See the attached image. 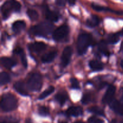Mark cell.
Segmentation results:
<instances>
[{"mask_svg":"<svg viewBox=\"0 0 123 123\" xmlns=\"http://www.w3.org/2000/svg\"><path fill=\"white\" fill-rule=\"evenodd\" d=\"M18 100L16 97L11 93L4 94L1 97V108L3 111L10 112L16 109Z\"/></svg>","mask_w":123,"mask_h":123,"instance_id":"cell-1","label":"cell"},{"mask_svg":"<svg viewBox=\"0 0 123 123\" xmlns=\"http://www.w3.org/2000/svg\"><path fill=\"white\" fill-rule=\"evenodd\" d=\"M53 30V25L49 22H42L37 25L32 26L30 30V34L32 36L46 37L51 33Z\"/></svg>","mask_w":123,"mask_h":123,"instance_id":"cell-2","label":"cell"},{"mask_svg":"<svg viewBox=\"0 0 123 123\" xmlns=\"http://www.w3.org/2000/svg\"><path fill=\"white\" fill-rule=\"evenodd\" d=\"M21 5L16 0H8L1 7V13L3 19H7L12 12H18L20 10Z\"/></svg>","mask_w":123,"mask_h":123,"instance_id":"cell-3","label":"cell"},{"mask_svg":"<svg viewBox=\"0 0 123 123\" xmlns=\"http://www.w3.org/2000/svg\"><path fill=\"white\" fill-rule=\"evenodd\" d=\"M92 38L90 34L87 33L81 34L79 36L77 42V50L79 55H83L86 52L88 47L92 44Z\"/></svg>","mask_w":123,"mask_h":123,"instance_id":"cell-4","label":"cell"},{"mask_svg":"<svg viewBox=\"0 0 123 123\" xmlns=\"http://www.w3.org/2000/svg\"><path fill=\"white\" fill-rule=\"evenodd\" d=\"M43 84L42 75L38 73H32L27 80V87L32 91H38L41 89Z\"/></svg>","mask_w":123,"mask_h":123,"instance_id":"cell-5","label":"cell"},{"mask_svg":"<svg viewBox=\"0 0 123 123\" xmlns=\"http://www.w3.org/2000/svg\"><path fill=\"white\" fill-rule=\"evenodd\" d=\"M68 32L69 28L68 26L62 25L55 30L53 34V38L56 42H61L68 36Z\"/></svg>","mask_w":123,"mask_h":123,"instance_id":"cell-6","label":"cell"},{"mask_svg":"<svg viewBox=\"0 0 123 123\" xmlns=\"http://www.w3.org/2000/svg\"><path fill=\"white\" fill-rule=\"evenodd\" d=\"M72 53H73V50L70 46H66L64 48L61 58V64L62 67H66L69 64Z\"/></svg>","mask_w":123,"mask_h":123,"instance_id":"cell-7","label":"cell"},{"mask_svg":"<svg viewBox=\"0 0 123 123\" xmlns=\"http://www.w3.org/2000/svg\"><path fill=\"white\" fill-rule=\"evenodd\" d=\"M115 91H116V88L115 86L113 85L109 86L105 94L103 97V100H102V102L104 104H108L112 102L113 98L115 96Z\"/></svg>","mask_w":123,"mask_h":123,"instance_id":"cell-8","label":"cell"},{"mask_svg":"<svg viewBox=\"0 0 123 123\" xmlns=\"http://www.w3.org/2000/svg\"><path fill=\"white\" fill-rule=\"evenodd\" d=\"M28 48L30 50L34 52L40 53L46 48V44L42 42H35L32 44H30Z\"/></svg>","mask_w":123,"mask_h":123,"instance_id":"cell-9","label":"cell"},{"mask_svg":"<svg viewBox=\"0 0 123 123\" xmlns=\"http://www.w3.org/2000/svg\"><path fill=\"white\" fill-rule=\"evenodd\" d=\"M66 114L68 116L78 117L82 115L83 109L80 106H72L66 111Z\"/></svg>","mask_w":123,"mask_h":123,"instance_id":"cell-10","label":"cell"},{"mask_svg":"<svg viewBox=\"0 0 123 123\" xmlns=\"http://www.w3.org/2000/svg\"><path fill=\"white\" fill-rule=\"evenodd\" d=\"M110 104L111 108L115 113L119 115H123V103L115 100H113Z\"/></svg>","mask_w":123,"mask_h":123,"instance_id":"cell-11","label":"cell"},{"mask_svg":"<svg viewBox=\"0 0 123 123\" xmlns=\"http://www.w3.org/2000/svg\"><path fill=\"white\" fill-rule=\"evenodd\" d=\"M14 88L15 89L16 91L21 94L22 96H26L28 95L27 90H26L25 85L22 82H17L14 84Z\"/></svg>","mask_w":123,"mask_h":123,"instance_id":"cell-12","label":"cell"},{"mask_svg":"<svg viewBox=\"0 0 123 123\" xmlns=\"http://www.w3.org/2000/svg\"><path fill=\"white\" fill-rule=\"evenodd\" d=\"M1 64L7 69H10L16 66V61L8 57H2L1 58Z\"/></svg>","mask_w":123,"mask_h":123,"instance_id":"cell-13","label":"cell"},{"mask_svg":"<svg viewBox=\"0 0 123 123\" xmlns=\"http://www.w3.org/2000/svg\"><path fill=\"white\" fill-rule=\"evenodd\" d=\"M26 27V23L24 20H18L13 23L12 25L13 31L15 33H19Z\"/></svg>","mask_w":123,"mask_h":123,"instance_id":"cell-14","label":"cell"},{"mask_svg":"<svg viewBox=\"0 0 123 123\" xmlns=\"http://www.w3.org/2000/svg\"><path fill=\"white\" fill-rule=\"evenodd\" d=\"M45 17L50 22H56L59 19V15L57 13L55 12H52L48 9V8L46 9L45 12Z\"/></svg>","mask_w":123,"mask_h":123,"instance_id":"cell-15","label":"cell"},{"mask_svg":"<svg viewBox=\"0 0 123 123\" xmlns=\"http://www.w3.org/2000/svg\"><path fill=\"white\" fill-rule=\"evenodd\" d=\"M56 55H57V53L56 51H52L49 53H47L42 56V61L44 63H48V62H52L56 57Z\"/></svg>","mask_w":123,"mask_h":123,"instance_id":"cell-16","label":"cell"},{"mask_svg":"<svg viewBox=\"0 0 123 123\" xmlns=\"http://www.w3.org/2000/svg\"><path fill=\"white\" fill-rule=\"evenodd\" d=\"M14 52L20 56V59H21V61L23 66L24 67H27V60H26V55H25V54L24 50H23V49L20 48H17L15 49Z\"/></svg>","mask_w":123,"mask_h":123,"instance_id":"cell-17","label":"cell"},{"mask_svg":"<svg viewBox=\"0 0 123 123\" xmlns=\"http://www.w3.org/2000/svg\"><path fill=\"white\" fill-rule=\"evenodd\" d=\"M90 68L93 71H100L103 68V65L102 62L97 60H92L90 61L89 63Z\"/></svg>","mask_w":123,"mask_h":123,"instance_id":"cell-18","label":"cell"},{"mask_svg":"<svg viewBox=\"0 0 123 123\" xmlns=\"http://www.w3.org/2000/svg\"><path fill=\"white\" fill-rule=\"evenodd\" d=\"M67 97H68L67 94L66 92L62 91L56 94L55 96V99L61 106H62L67 100Z\"/></svg>","mask_w":123,"mask_h":123,"instance_id":"cell-19","label":"cell"},{"mask_svg":"<svg viewBox=\"0 0 123 123\" xmlns=\"http://www.w3.org/2000/svg\"><path fill=\"white\" fill-rule=\"evenodd\" d=\"M100 19L96 15H92L86 20V25L90 27L93 28L98 25Z\"/></svg>","mask_w":123,"mask_h":123,"instance_id":"cell-20","label":"cell"},{"mask_svg":"<svg viewBox=\"0 0 123 123\" xmlns=\"http://www.w3.org/2000/svg\"><path fill=\"white\" fill-rule=\"evenodd\" d=\"M10 81V76L5 72H1L0 74V84L1 85H6Z\"/></svg>","mask_w":123,"mask_h":123,"instance_id":"cell-21","label":"cell"},{"mask_svg":"<svg viewBox=\"0 0 123 123\" xmlns=\"http://www.w3.org/2000/svg\"><path fill=\"white\" fill-rule=\"evenodd\" d=\"M54 90H55V88H54L53 86H50L49 87H48L45 91H43V92L40 95L38 98H39L40 100L44 99V98H45L46 97L50 96L52 92H54Z\"/></svg>","mask_w":123,"mask_h":123,"instance_id":"cell-22","label":"cell"},{"mask_svg":"<svg viewBox=\"0 0 123 123\" xmlns=\"http://www.w3.org/2000/svg\"><path fill=\"white\" fill-rule=\"evenodd\" d=\"M121 36L120 32L117 34H110L108 37V43H111V44H115L118 42L120 39V36Z\"/></svg>","mask_w":123,"mask_h":123,"instance_id":"cell-23","label":"cell"},{"mask_svg":"<svg viewBox=\"0 0 123 123\" xmlns=\"http://www.w3.org/2000/svg\"><path fill=\"white\" fill-rule=\"evenodd\" d=\"M88 111L90 112H92L93 114H96V115H100V116H103L105 115V112L102 109V108H99L98 106H92L90 108H89Z\"/></svg>","mask_w":123,"mask_h":123,"instance_id":"cell-24","label":"cell"},{"mask_svg":"<svg viewBox=\"0 0 123 123\" xmlns=\"http://www.w3.org/2000/svg\"><path fill=\"white\" fill-rule=\"evenodd\" d=\"M27 14L31 20H37L38 18V14L36 10L32 9H28L27 10Z\"/></svg>","mask_w":123,"mask_h":123,"instance_id":"cell-25","label":"cell"},{"mask_svg":"<svg viewBox=\"0 0 123 123\" xmlns=\"http://www.w3.org/2000/svg\"><path fill=\"white\" fill-rule=\"evenodd\" d=\"M98 49H99L100 51L102 53H103V54H105V55H109V50H108V48H107L106 42H105L104 41H102V42H100L99 45H98Z\"/></svg>","mask_w":123,"mask_h":123,"instance_id":"cell-26","label":"cell"},{"mask_svg":"<svg viewBox=\"0 0 123 123\" xmlns=\"http://www.w3.org/2000/svg\"><path fill=\"white\" fill-rule=\"evenodd\" d=\"M38 113L42 116H47L49 114V110L47 107L42 106L38 108Z\"/></svg>","mask_w":123,"mask_h":123,"instance_id":"cell-27","label":"cell"},{"mask_svg":"<svg viewBox=\"0 0 123 123\" xmlns=\"http://www.w3.org/2000/svg\"><path fill=\"white\" fill-rule=\"evenodd\" d=\"M91 7L93 8L94 10L97 11V12H101V11H112L111 10L109 9V8H107V7H103V6H98V5L97 4H92L91 5Z\"/></svg>","mask_w":123,"mask_h":123,"instance_id":"cell-28","label":"cell"},{"mask_svg":"<svg viewBox=\"0 0 123 123\" xmlns=\"http://www.w3.org/2000/svg\"><path fill=\"white\" fill-rule=\"evenodd\" d=\"M89 123H104V121L96 117H91L88 120Z\"/></svg>","mask_w":123,"mask_h":123,"instance_id":"cell-29","label":"cell"},{"mask_svg":"<svg viewBox=\"0 0 123 123\" xmlns=\"http://www.w3.org/2000/svg\"><path fill=\"white\" fill-rule=\"evenodd\" d=\"M91 97L90 94H85L83 96L81 100V102L83 104L86 105L87 104V103H88L89 102L91 101Z\"/></svg>","mask_w":123,"mask_h":123,"instance_id":"cell-30","label":"cell"},{"mask_svg":"<svg viewBox=\"0 0 123 123\" xmlns=\"http://www.w3.org/2000/svg\"><path fill=\"white\" fill-rule=\"evenodd\" d=\"M71 85L72 87L74 89H79V84L78 80L75 78H72L70 79Z\"/></svg>","mask_w":123,"mask_h":123,"instance_id":"cell-31","label":"cell"},{"mask_svg":"<svg viewBox=\"0 0 123 123\" xmlns=\"http://www.w3.org/2000/svg\"><path fill=\"white\" fill-rule=\"evenodd\" d=\"M56 3L58 6H64V0H56Z\"/></svg>","mask_w":123,"mask_h":123,"instance_id":"cell-32","label":"cell"},{"mask_svg":"<svg viewBox=\"0 0 123 123\" xmlns=\"http://www.w3.org/2000/svg\"><path fill=\"white\" fill-rule=\"evenodd\" d=\"M1 123H18V122L14 121H12V120H4V121H1Z\"/></svg>","mask_w":123,"mask_h":123,"instance_id":"cell-33","label":"cell"},{"mask_svg":"<svg viewBox=\"0 0 123 123\" xmlns=\"http://www.w3.org/2000/svg\"><path fill=\"white\" fill-rule=\"evenodd\" d=\"M67 2L69 3L70 5H73L76 2V0H67Z\"/></svg>","mask_w":123,"mask_h":123,"instance_id":"cell-34","label":"cell"},{"mask_svg":"<svg viewBox=\"0 0 123 123\" xmlns=\"http://www.w3.org/2000/svg\"><path fill=\"white\" fill-rule=\"evenodd\" d=\"M25 123H32L30 119H27V120H26V121H25Z\"/></svg>","mask_w":123,"mask_h":123,"instance_id":"cell-35","label":"cell"},{"mask_svg":"<svg viewBox=\"0 0 123 123\" xmlns=\"http://www.w3.org/2000/svg\"><path fill=\"white\" fill-rule=\"evenodd\" d=\"M111 123H117V121L115 120H113L112 121H111Z\"/></svg>","mask_w":123,"mask_h":123,"instance_id":"cell-36","label":"cell"},{"mask_svg":"<svg viewBox=\"0 0 123 123\" xmlns=\"http://www.w3.org/2000/svg\"><path fill=\"white\" fill-rule=\"evenodd\" d=\"M121 67L123 68V60H122V61H121Z\"/></svg>","mask_w":123,"mask_h":123,"instance_id":"cell-37","label":"cell"},{"mask_svg":"<svg viewBox=\"0 0 123 123\" xmlns=\"http://www.w3.org/2000/svg\"><path fill=\"white\" fill-rule=\"evenodd\" d=\"M74 123H85L82 122V121H76V122H75Z\"/></svg>","mask_w":123,"mask_h":123,"instance_id":"cell-38","label":"cell"},{"mask_svg":"<svg viewBox=\"0 0 123 123\" xmlns=\"http://www.w3.org/2000/svg\"><path fill=\"white\" fill-rule=\"evenodd\" d=\"M67 123L66 122V121H62V122H61V123Z\"/></svg>","mask_w":123,"mask_h":123,"instance_id":"cell-39","label":"cell"},{"mask_svg":"<svg viewBox=\"0 0 123 123\" xmlns=\"http://www.w3.org/2000/svg\"><path fill=\"white\" fill-rule=\"evenodd\" d=\"M123 123V120H121V123Z\"/></svg>","mask_w":123,"mask_h":123,"instance_id":"cell-40","label":"cell"},{"mask_svg":"<svg viewBox=\"0 0 123 123\" xmlns=\"http://www.w3.org/2000/svg\"></svg>","mask_w":123,"mask_h":123,"instance_id":"cell-41","label":"cell"}]
</instances>
